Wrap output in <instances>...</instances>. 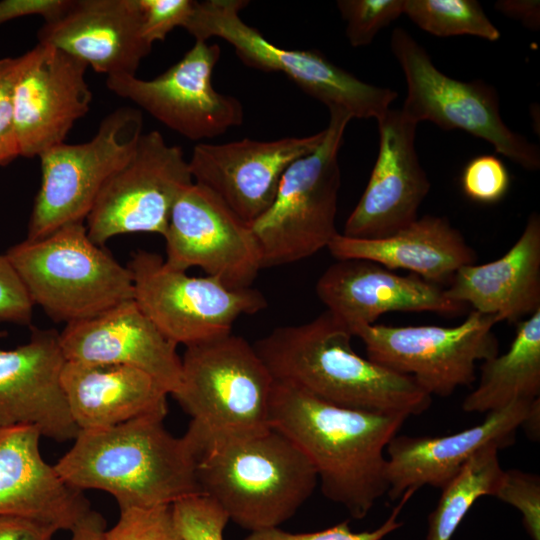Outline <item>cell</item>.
Segmentation results:
<instances>
[{
  "mask_svg": "<svg viewBox=\"0 0 540 540\" xmlns=\"http://www.w3.org/2000/svg\"><path fill=\"white\" fill-rule=\"evenodd\" d=\"M319 145L284 172L268 209L250 224L262 269L297 262L328 247L336 229L341 172L338 154L352 116L329 109Z\"/></svg>",
  "mask_w": 540,
  "mask_h": 540,
  "instance_id": "7",
  "label": "cell"
},
{
  "mask_svg": "<svg viewBox=\"0 0 540 540\" xmlns=\"http://www.w3.org/2000/svg\"><path fill=\"white\" fill-rule=\"evenodd\" d=\"M143 134L140 110L120 107L81 144L62 143L42 153L41 184L26 239H37L67 224L86 220L100 190L133 154Z\"/></svg>",
  "mask_w": 540,
  "mask_h": 540,
  "instance_id": "10",
  "label": "cell"
},
{
  "mask_svg": "<svg viewBox=\"0 0 540 540\" xmlns=\"http://www.w3.org/2000/svg\"><path fill=\"white\" fill-rule=\"evenodd\" d=\"M37 38L107 77L136 75L152 49L143 37L138 0H69L44 21Z\"/></svg>",
  "mask_w": 540,
  "mask_h": 540,
  "instance_id": "22",
  "label": "cell"
},
{
  "mask_svg": "<svg viewBox=\"0 0 540 540\" xmlns=\"http://www.w3.org/2000/svg\"><path fill=\"white\" fill-rule=\"evenodd\" d=\"M65 362L53 329L34 328L25 344L0 349V429L28 425L58 442L76 438L61 382Z\"/></svg>",
  "mask_w": 540,
  "mask_h": 540,
  "instance_id": "18",
  "label": "cell"
},
{
  "mask_svg": "<svg viewBox=\"0 0 540 540\" xmlns=\"http://www.w3.org/2000/svg\"><path fill=\"white\" fill-rule=\"evenodd\" d=\"M171 510L182 540H224L229 517L210 496L202 493L187 497L174 503Z\"/></svg>",
  "mask_w": 540,
  "mask_h": 540,
  "instance_id": "32",
  "label": "cell"
},
{
  "mask_svg": "<svg viewBox=\"0 0 540 540\" xmlns=\"http://www.w3.org/2000/svg\"><path fill=\"white\" fill-rule=\"evenodd\" d=\"M540 400L539 398L536 399L531 409L525 419V421L522 424V427L526 431L527 435L534 440L539 439V431H540Z\"/></svg>",
  "mask_w": 540,
  "mask_h": 540,
  "instance_id": "44",
  "label": "cell"
},
{
  "mask_svg": "<svg viewBox=\"0 0 540 540\" xmlns=\"http://www.w3.org/2000/svg\"><path fill=\"white\" fill-rule=\"evenodd\" d=\"M535 400L514 401L487 413L483 422L454 434L395 435L386 447L389 498L399 499L408 489L417 491L424 485L442 489L481 448L490 444L499 449L513 445Z\"/></svg>",
  "mask_w": 540,
  "mask_h": 540,
  "instance_id": "23",
  "label": "cell"
},
{
  "mask_svg": "<svg viewBox=\"0 0 540 540\" xmlns=\"http://www.w3.org/2000/svg\"><path fill=\"white\" fill-rule=\"evenodd\" d=\"M38 45V56L19 80L14 99L18 154L28 158L64 143L92 102L87 64L53 46Z\"/></svg>",
  "mask_w": 540,
  "mask_h": 540,
  "instance_id": "19",
  "label": "cell"
},
{
  "mask_svg": "<svg viewBox=\"0 0 540 540\" xmlns=\"http://www.w3.org/2000/svg\"><path fill=\"white\" fill-rule=\"evenodd\" d=\"M245 0L195 1L192 16L184 27L195 41L218 37L233 46L249 67L281 72L328 110L342 109L352 118L380 119L397 98L395 90L358 79L315 50H291L268 41L240 17Z\"/></svg>",
  "mask_w": 540,
  "mask_h": 540,
  "instance_id": "8",
  "label": "cell"
},
{
  "mask_svg": "<svg viewBox=\"0 0 540 540\" xmlns=\"http://www.w3.org/2000/svg\"><path fill=\"white\" fill-rule=\"evenodd\" d=\"M70 532L68 540H105V520L91 509Z\"/></svg>",
  "mask_w": 540,
  "mask_h": 540,
  "instance_id": "43",
  "label": "cell"
},
{
  "mask_svg": "<svg viewBox=\"0 0 540 540\" xmlns=\"http://www.w3.org/2000/svg\"><path fill=\"white\" fill-rule=\"evenodd\" d=\"M337 259H364L389 270H409L426 281L447 284L462 267L475 264L476 253L446 217L426 215L379 239L341 233L327 247Z\"/></svg>",
  "mask_w": 540,
  "mask_h": 540,
  "instance_id": "26",
  "label": "cell"
},
{
  "mask_svg": "<svg viewBox=\"0 0 540 540\" xmlns=\"http://www.w3.org/2000/svg\"><path fill=\"white\" fill-rule=\"evenodd\" d=\"M141 13L142 33L153 45L163 41L175 28H184L192 16L193 0H138Z\"/></svg>",
  "mask_w": 540,
  "mask_h": 540,
  "instance_id": "38",
  "label": "cell"
},
{
  "mask_svg": "<svg viewBox=\"0 0 540 540\" xmlns=\"http://www.w3.org/2000/svg\"><path fill=\"white\" fill-rule=\"evenodd\" d=\"M493 496L515 507L522 514L523 525L531 539L540 540L538 475L516 469L503 471Z\"/></svg>",
  "mask_w": 540,
  "mask_h": 540,
  "instance_id": "35",
  "label": "cell"
},
{
  "mask_svg": "<svg viewBox=\"0 0 540 540\" xmlns=\"http://www.w3.org/2000/svg\"><path fill=\"white\" fill-rule=\"evenodd\" d=\"M390 48L406 81L407 95L401 108L405 115L416 123L430 121L443 130H463L489 142L519 166L539 169V147L505 124L493 86L481 80L460 81L442 73L403 28L392 31Z\"/></svg>",
  "mask_w": 540,
  "mask_h": 540,
  "instance_id": "9",
  "label": "cell"
},
{
  "mask_svg": "<svg viewBox=\"0 0 540 540\" xmlns=\"http://www.w3.org/2000/svg\"><path fill=\"white\" fill-rule=\"evenodd\" d=\"M39 45L17 57L0 59V165L18 154L14 131V99L17 84L39 53Z\"/></svg>",
  "mask_w": 540,
  "mask_h": 540,
  "instance_id": "33",
  "label": "cell"
},
{
  "mask_svg": "<svg viewBox=\"0 0 540 540\" xmlns=\"http://www.w3.org/2000/svg\"><path fill=\"white\" fill-rule=\"evenodd\" d=\"M163 416H145L98 430L79 431L54 465L71 487L110 494L119 509L154 508L202 494L198 458Z\"/></svg>",
  "mask_w": 540,
  "mask_h": 540,
  "instance_id": "3",
  "label": "cell"
},
{
  "mask_svg": "<svg viewBox=\"0 0 540 540\" xmlns=\"http://www.w3.org/2000/svg\"><path fill=\"white\" fill-rule=\"evenodd\" d=\"M33 303L6 254H0V322L29 325Z\"/></svg>",
  "mask_w": 540,
  "mask_h": 540,
  "instance_id": "39",
  "label": "cell"
},
{
  "mask_svg": "<svg viewBox=\"0 0 540 540\" xmlns=\"http://www.w3.org/2000/svg\"><path fill=\"white\" fill-rule=\"evenodd\" d=\"M510 186V174L504 163L494 155H478L464 167L461 187L471 200L484 204L500 201Z\"/></svg>",
  "mask_w": 540,
  "mask_h": 540,
  "instance_id": "37",
  "label": "cell"
},
{
  "mask_svg": "<svg viewBox=\"0 0 540 540\" xmlns=\"http://www.w3.org/2000/svg\"><path fill=\"white\" fill-rule=\"evenodd\" d=\"M41 437L34 426L0 429V515L33 518L71 531L91 510L90 503L43 459Z\"/></svg>",
  "mask_w": 540,
  "mask_h": 540,
  "instance_id": "24",
  "label": "cell"
},
{
  "mask_svg": "<svg viewBox=\"0 0 540 540\" xmlns=\"http://www.w3.org/2000/svg\"><path fill=\"white\" fill-rule=\"evenodd\" d=\"M415 492L413 489L405 491L387 520L372 531L354 532L349 526V521L346 520L332 527L308 533H290L278 527L252 531L242 540H382L386 535L402 525L397 520L398 516Z\"/></svg>",
  "mask_w": 540,
  "mask_h": 540,
  "instance_id": "36",
  "label": "cell"
},
{
  "mask_svg": "<svg viewBox=\"0 0 540 540\" xmlns=\"http://www.w3.org/2000/svg\"><path fill=\"white\" fill-rule=\"evenodd\" d=\"M220 54L218 45L195 41L178 62L157 77L112 76L106 78V86L189 140L211 139L241 125L244 118L237 98L213 88L212 73Z\"/></svg>",
  "mask_w": 540,
  "mask_h": 540,
  "instance_id": "14",
  "label": "cell"
},
{
  "mask_svg": "<svg viewBox=\"0 0 540 540\" xmlns=\"http://www.w3.org/2000/svg\"><path fill=\"white\" fill-rule=\"evenodd\" d=\"M490 444L477 451L441 489L436 508L428 518L427 540H451L473 504L493 496L503 473L498 451Z\"/></svg>",
  "mask_w": 540,
  "mask_h": 540,
  "instance_id": "29",
  "label": "cell"
},
{
  "mask_svg": "<svg viewBox=\"0 0 540 540\" xmlns=\"http://www.w3.org/2000/svg\"><path fill=\"white\" fill-rule=\"evenodd\" d=\"M6 334H7L6 331L0 330V338L6 336Z\"/></svg>",
  "mask_w": 540,
  "mask_h": 540,
  "instance_id": "45",
  "label": "cell"
},
{
  "mask_svg": "<svg viewBox=\"0 0 540 540\" xmlns=\"http://www.w3.org/2000/svg\"><path fill=\"white\" fill-rule=\"evenodd\" d=\"M351 331L329 311L277 327L253 346L274 380L325 402L406 418L426 411L432 396L415 380L358 355Z\"/></svg>",
  "mask_w": 540,
  "mask_h": 540,
  "instance_id": "2",
  "label": "cell"
},
{
  "mask_svg": "<svg viewBox=\"0 0 540 540\" xmlns=\"http://www.w3.org/2000/svg\"><path fill=\"white\" fill-rule=\"evenodd\" d=\"M270 425L313 465L326 498L354 519L387 493L385 450L407 419L337 406L274 380Z\"/></svg>",
  "mask_w": 540,
  "mask_h": 540,
  "instance_id": "1",
  "label": "cell"
},
{
  "mask_svg": "<svg viewBox=\"0 0 540 540\" xmlns=\"http://www.w3.org/2000/svg\"><path fill=\"white\" fill-rule=\"evenodd\" d=\"M325 130L305 137L198 143L188 161L193 182L218 196L239 218L254 222L271 205L286 169L312 152Z\"/></svg>",
  "mask_w": 540,
  "mask_h": 540,
  "instance_id": "16",
  "label": "cell"
},
{
  "mask_svg": "<svg viewBox=\"0 0 540 540\" xmlns=\"http://www.w3.org/2000/svg\"><path fill=\"white\" fill-rule=\"evenodd\" d=\"M68 3L69 0H3L0 1V25L31 15L48 21L58 16Z\"/></svg>",
  "mask_w": 540,
  "mask_h": 540,
  "instance_id": "41",
  "label": "cell"
},
{
  "mask_svg": "<svg viewBox=\"0 0 540 540\" xmlns=\"http://www.w3.org/2000/svg\"><path fill=\"white\" fill-rule=\"evenodd\" d=\"M67 361L117 364L140 369L170 395L182 380V359L134 299L89 319L68 323L59 333Z\"/></svg>",
  "mask_w": 540,
  "mask_h": 540,
  "instance_id": "20",
  "label": "cell"
},
{
  "mask_svg": "<svg viewBox=\"0 0 540 540\" xmlns=\"http://www.w3.org/2000/svg\"><path fill=\"white\" fill-rule=\"evenodd\" d=\"M494 315L472 310L454 327L436 325L363 326L353 332L367 358L412 377L430 396L446 397L476 380V363L498 355Z\"/></svg>",
  "mask_w": 540,
  "mask_h": 540,
  "instance_id": "12",
  "label": "cell"
},
{
  "mask_svg": "<svg viewBox=\"0 0 540 540\" xmlns=\"http://www.w3.org/2000/svg\"><path fill=\"white\" fill-rule=\"evenodd\" d=\"M61 382L80 431L167 415L169 394L153 377L134 367L66 360Z\"/></svg>",
  "mask_w": 540,
  "mask_h": 540,
  "instance_id": "25",
  "label": "cell"
},
{
  "mask_svg": "<svg viewBox=\"0 0 540 540\" xmlns=\"http://www.w3.org/2000/svg\"><path fill=\"white\" fill-rule=\"evenodd\" d=\"M197 473L202 492L225 510L229 520L251 532L290 519L318 481L306 456L272 427L201 457Z\"/></svg>",
  "mask_w": 540,
  "mask_h": 540,
  "instance_id": "5",
  "label": "cell"
},
{
  "mask_svg": "<svg viewBox=\"0 0 540 540\" xmlns=\"http://www.w3.org/2000/svg\"><path fill=\"white\" fill-rule=\"evenodd\" d=\"M172 396L191 417L184 434L201 457L271 429L274 378L254 346L233 333L187 346Z\"/></svg>",
  "mask_w": 540,
  "mask_h": 540,
  "instance_id": "4",
  "label": "cell"
},
{
  "mask_svg": "<svg viewBox=\"0 0 540 540\" xmlns=\"http://www.w3.org/2000/svg\"><path fill=\"white\" fill-rule=\"evenodd\" d=\"M163 238L169 267H199L231 288L251 287L262 269L250 224L195 182L176 200Z\"/></svg>",
  "mask_w": 540,
  "mask_h": 540,
  "instance_id": "15",
  "label": "cell"
},
{
  "mask_svg": "<svg viewBox=\"0 0 540 540\" xmlns=\"http://www.w3.org/2000/svg\"><path fill=\"white\" fill-rule=\"evenodd\" d=\"M446 295L473 310L517 322L540 309V217L530 214L522 234L500 258L460 268Z\"/></svg>",
  "mask_w": 540,
  "mask_h": 540,
  "instance_id": "27",
  "label": "cell"
},
{
  "mask_svg": "<svg viewBox=\"0 0 540 540\" xmlns=\"http://www.w3.org/2000/svg\"><path fill=\"white\" fill-rule=\"evenodd\" d=\"M377 123V159L342 233L351 238H385L408 226L431 186L415 148L418 123L392 108Z\"/></svg>",
  "mask_w": 540,
  "mask_h": 540,
  "instance_id": "17",
  "label": "cell"
},
{
  "mask_svg": "<svg viewBox=\"0 0 540 540\" xmlns=\"http://www.w3.org/2000/svg\"><path fill=\"white\" fill-rule=\"evenodd\" d=\"M337 7L350 45L363 47L403 14L404 0H339Z\"/></svg>",
  "mask_w": 540,
  "mask_h": 540,
  "instance_id": "31",
  "label": "cell"
},
{
  "mask_svg": "<svg viewBox=\"0 0 540 540\" xmlns=\"http://www.w3.org/2000/svg\"><path fill=\"white\" fill-rule=\"evenodd\" d=\"M33 305L66 324L134 299L133 278L89 237L84 222L25 239L5 252Z\"/></svg>",
  "mask_w": 540,
  "mask_h": 540,
  "instance_id": "6",
  "label": "cell"
},
{
  "mask_svg": "<svg viewBox=\"0 0 540 540\" xmlns=\"http://www.w3.org/2000/svg\"><path fill=\"white\" fill-rule=\"evenodd\" d=\"M105 540H182L171 506L120 510L116 524L106 530Z\"/></svg>",
  "mask_w": 540,
  "mask_h": 540,
  "instance_id": "34",
  "label": "cell"
},
{
  "mask_svg": "<svg viewBox=\"0 0 540 540\" xmlns=\"http://www.w3.org/2000/svg\"><path fill=\"white\" fill-rule=\"evenodd\" d=\"M540 394V309L517 325L509 349L483 361L477 387L462 403L466 412L489 413Z\"/></svg>",
  "mask_w": 540,
  "mask_h": 540,
  "instance_id": "28",
  "label": "cell"
},
{
  "mask_svg": "<svg viewBox=\"0 0 540 540\" xmlns=\"http://www.w3.org/2000/svg\"><path fill=\"white\" fill-rule=\"evenodd\" d=\"M494 8L501 14L519 21L531 30L540 27V2L538 0H499Z\"/></svg>",
  "mask_w": 540,
  "mask_h": 540,
  "instance_id": "42",
  "label": "cell"
},
{
  "mask_svg": "<svg viewBox=\"0 0 540 540\" xmlns=\"http://www.w3.org/2000/svg\"><path fill=\"white\" fill-rule=\"evenodd\" d=\"M192 183L181 147L169 145L158 131L143 133L100 190L86 218L90 239L102 246L122 234L163 236L176 200Z\"/></svg>",
  "mask_w": 540,
  "mask_h": 540,
  "instance_id": "13",
  "label": "cell"
},
{
  "mask_svg": "<svg viewBox=\"0 0 540 540\" xmlns=\"http://www.w3.org/2000/svg\"><path fill=\"white\" fill-rule=\"evenodd\" d=\"M59 530L46 522L16 515H0V540H53Z\"/></svg>",
  "mask_w": 540,
  "mask_h": 540,
  "instance_id": "40",
  "label": "cell"
},
{
  "mask_svg": "<svg viewBox=\"0 0 540 540\" xmlns=\"http://www.w3.org/2000/svg\"><path fill=\"white\" fill-rule=\"evenodd\" d=\"M127 267L133 278L134 300L176 345L187 347L231 334L239 317L267 306L256 289L231 288L207 275L189 276L169 267L155 252L138 250Z\"/></svg>",
  "mask_w": 540,
  "mask_h": 540,
  "instance_id": "11",
  "label": "cell"
},
{
  "mask_svg": "<svg viewBox=\"0 0 540 540\" xmlns=\"http://www.w3.org/2000/svg\"><path fill=\"white\" fill-rule=\"evenodd\" d=\"M316 293L335 318L352 333L393 312L460 314L466 304L450 299L445 289L415 275H398L369 260L339 259L316 283Z\"/></svg>",
  "mask_w": 540,
  "mask_h": 540,
  "instance_id": "21",
  "label": "cell"
},
{
  "mask_svg": "<svg viewBox=\"0 0 540 540\" xmlns=\"http://www.w3.org/2000/svg\"><path fill=\"white\" fill-rule=\"evenodd\" d=\"M403 14L437 37L471 35L497 41L501 36L475 0H404Z\"/></svg>",
  "mask_w": 540,
  "mask_h": 540,
  "instance_id": "30",
  "label": "cell"
}]
</instances>
